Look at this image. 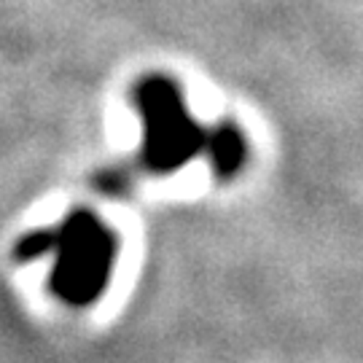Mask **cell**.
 <instances>
[{
    "instance_id": "obj_3",
    "label": "cell",
    "mask_w": 363,
    "mask_h": 363,
    "mask_svg": "<svg viewBox=\"0 0 363 363\" xmlns=\"http://www.w3.org/2000/svg\"><path fill=\"white\" fill-rule=\"evenodd\" d=\"M242 154H245V145H242V138L237 130L220 127L213 135V162H216L218 172H223V175L234 172L242 162Z\"/></svg>"
},
{
    "instance_id": "obj_1",
    "label": "cell",
    "mask_w": 363,
    "mask_h": 363,
    "mask_svg": "<svg viewBox=\"0 0 363 363\" xmlns=\"http://www.w3.org/2000/svg\"><path fill=\"white\" fill-rule=\"evenodd\" d=\"M60 259L54 283L67 301H89L103 291L113 264V240L91 216L78 213L57 237Z\"/></svg>"
},
{
    "instance_id": "obj_2",
    "label": "cell",
    "mask_w": 363,
    "mask_h": 363,
    "mask_svg": "<svg viewBox=\"0 0 363 363\" xmlns=\"http://www.w3.org/2000/svg\"><path fill=\"white\" fill-rule=\"evenodd\" d=\"M145 121V159L154 169H178L202 145V135L186 116L175 86L164 78H148L138 89Z\"/></svg>"
}]
</instances>
